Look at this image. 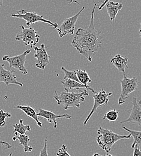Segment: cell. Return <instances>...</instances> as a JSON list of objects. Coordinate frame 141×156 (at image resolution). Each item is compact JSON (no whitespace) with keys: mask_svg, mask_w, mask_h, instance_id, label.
Listing matches in <instances>:
<instances>
[{"mask_svg":"<svg viewBox=\"0 0 141 156\" xmlns=\"http://www.w3.org/2000/svg\"><path fill=\"white\" fill-rule=\"evenodd\" d=\"M34 50L35 51L34 57L37 59L35 66L40 69L44 70L45 67L49 64V58L46 48L44 44H41V47H34Z\"/></svg>","mask_w":141,"mask_h":156,"instance_id":"8fae6325","label":"cell"},{"mask_svg":"<svg viewBox=\"0 0 141 156\" xmlns=\"http://www.w3.org/2000/svg\"><path fill=\"white\" fill-rule=\"evenodd\" d=\"M123 75L124 78L120 80L121 92L120 96L118 98L119 105L124 104L131 93L138 90L139 85V82L136 77L128 78L125 73H123Z\"/></svg>","mask_w":141,"mask_h":156,"instance_id":"5b68a950","label":"cell"},{"mask_svg":"<svg viewBox=\"0 0 141 156\" xmlns=\"http://www.w3.org/2000/svg\"><path fill=\"white\" fill-rule=\"evenodd\" d=\"M12 156V153H10V154H9V156Z\"/></svg>","mask_w":141,"mask_h":156,"instance_id":"e575fe53","label":"cell"},{"mask_svg":"<svg viewBox=\"0 0 141 156\" xmlns=\"http://www.w3.org/2000/svg\"><path fill=\"white\" fill-rule=\"evenodd\" d=\"M0 145H5L6 146V147L5 148V149L7 150V149H10L12 148V146L8 142L4 141V140H0Z\"/></svg>","mask_w":141,"mask_h":156,"instance_id":"83f0119b","label":"cell"},{"mask_svg":"<svg viewBox=\"0 0 141 156\" xmlns=\"http://www.w3.org/2000/svg\"><path fill=\"white\" fill-rule=\"evenodd\" d=\"M31 52L30 49H28L23 52L22 54L19 55H16L13 57H10L9 55H4L2 57V60L3 61H7L9 64V70L11 69L15 68L23 75L28 74V70L25 66L26 62V57L27 55L30 54Z\"/></svg>","mask_w":141,"mask_h":156,"instance_id":"52a82bcc","label":"cell"},{"mask_svg":"<svg viewBox=\"0 0 141 156\" xmlns=\"http://www.w3.org/2000/svg\"><path fill=\"white\" fill-rule=\"evenodd\" d=\"M15 136L12 138L13 141L18 140L19 142V145L23 148V151L25 153L31 152L33 150V148L29 145V142L30 139L26 135H18V133H15Z\"/></svg>","mask_w":141,"mask_h":156,"instance_id":"ac0fdd59","label":"cell"},{"mask_svg":"<svg viewBox=\"0 0 141 156\" xmlns=\"http://www.w3.org/2000/svg\"><path fill=\"white\" fill-rule=\"evenodd\" d=\"M105 156H113L112 155H111V154H106Z\"/></svg>","mask_w":141,"mask_h":156,"instance_id":"836d02e7","label":"cell"},{"mask_svg":"<svg viewBox=\"0 0 141 156\" xmlns=\"http://www.w3.org/2000/svg\"><path fill=\"white\" fill-rule=\"evenodd\" d=\"M12 114L9 112H6L3 109L0 110V127H5L7 124L6 118H11Z\"/></svg>","mask_w":141,"mask_h":156,"instance_id":"cb8c5ba5","label":"cell"},{"mask_svg":"<svg viewBox=\"0 0 141 156\" xmlns=\"http://www.w3.org/2000/svg\"><path fill=\"white\" fill-rule=\"evenodd\" d=\"M122 127L124 130L128 132L131 135V136L133 137L134 141L132 145V148H134L135 147L136 145L140 148L141 150V132L130 130L127 127H125L124 126H122Z\"/></svg>","mask_w":141,"mask_h":156,"instance_id":"d6986e66","label":"cell"},{"mask_svg":"<svg viewBox=\"0 0 141 156\" xmlns=\"http://www.w3.org/2000/svg\"><path fill=\"white\" fill-rule=\"evenodd\" d=\"M140 24H141V28H140V30H139V35L141 36V22H140Z\"/></svg>","mask_w":141,"mask_h":156,"instance_id":"d6a6232c","label":"cell"},{"mask_svg":"<svg viewBox=\"0 0 141 156\" xmlns=\"http://www.w3.org/2000/svg\"><path fill=\"white\" fill-rule=\"evenodd\" d=\"M38 117H42L45 118L49 123H53L54 128L57 129L58 127V121L57 119L59 118H66L70 119L72 116L69 114H62V115H57L54 112L43 109L41 108L39 109V112H37Z\"/></svg>","mask_w":141,"mask_h":156,"instance_id":"4fadbf2b","label":"cell"},{"mask_svg":"<svg viewBox=\"0 0 141 156\" xmlns=\"http://www.w3.org/2000/svg\"><path fill=\"white\" fill-rule=\"evenodd\" d=\"M61 70L64 73V79H72V80H74L75 81L79 82V80L78 79V77H77V74H76V71L67 70L64 67H61Z\"/></svg>","mask_w":141,"mask_h":156,"instance_id":"603a6c76","label":"cell"},{"mask_svg":"<svg viewBox=\"0 0 141 156\" xmlns=\"http://www.w3.org/2000/svg\"><path fill=\"white\" fill-rule=\"evenodd\" d=\"M98 136L96 137V142L101 148L109 153L111 151L112 146L118 140L121 139H129L131 137V135H121L115 133L112 131L99 127L97 130Z\"/></svg>","mask_w":141,"mask_h":156,"instance_id":"3957f363","label":"cell"},{"mask_svg":"<svg viewBox=\"0 0 141 156\" xmlns=\"http://www.w3.org/2000/svg\"><path fill=\"white\" fill-rule=\"evenodd\" d=\"M4 64H0V82H3L6 86L11 84L23 87V83L18 81L14 70H7L4 67Z\"/></svg>","mask_w":141,"mask_h":156,"instance_id":"7c38bea8","label":"cell"},{"mask_svg":"<svg viewBox=\"0 0 141 156\" xmlns=\"http://www.w3.org/2000/svg\"><path fill=\"white\" fill-rule=\"evenodd\" d=\"M132 109L129 117L120 122L121 124L125 122H130L131 124H138L141 126V100H138L135 97L133 98L132 101Z\"/></svg>","mask_w":141,"mask_h":156,"instance_id":"30bf717a","label":"cell"},{"mask_svg":"<svg viewBox=\"0 0 141 156\" xmlns=\"http://www.w3.org/2000/svg\"><path fill=\"white\" fill-rule=\"evenodd\" d=\"M105 5L106 7L107 12L110 18V20L111 21H114L119 11L122 9V4L119 2L109 1Z\"/></svg>","mask_w":141,"mask_h":156,"instance_id":"2e32d148","label":"cell"},{"mask_svg":"<svg viewBox=\"0 0 141 156\" xmlns=\"http://www.w3.org/2000/svg\"><path fill=\"white\" fill-rule=\"evenodd\" d=\"M110 0H104L103 2H102V4H101L100 5H99V7H98V9H99V10H102V9L105 6V5H106V4L108 2H109Z\"/></svg>","mask_w":141,"mask_h":156,"instance_id":"f1b7e54d","label":"cell"},{"mask_svg":"<svg viewBox=\"0 0 141 156\" xmlns=\"http://www.w3.org/2000/svg\"><path fill=\"white\" fill-rule=\"evenodd\" d=\"M129 58L127 57L122 56L120 54L116 55L114 58L111 59L110 62L120 72L125 73V69L128 67Z\"/></svg>","mask_w":141,"mask_h":156,"instance_id":"9a60e30c","label":"cell"},{"mask_svg":"<svg viewBox=\"0 0 141 156\" xmlns=\"http://www.w3.org/2000/svg\"><path fill=\"white\" fill-rule=\"evenodd\" d=\"M61 83L64 87V90L66 91H68L70 90L76 89L77 90H79L80 88H85L88 91H91L93 93H94L95 91L93 88H91L89 85L85 86L83 84L79 82L75 81L74 80L69 79H65L64 80L61 81Z\"/></svg>","mask_w":141,"mask_h":156,"instance_id":"5bb4252c","label":"cell"},{"mask_svg":"<svg viewBox=\"0 0 141 156\" xmlns=\"http://www.w3.org/2000/svg\"><path fill=\"white\" fill-rule=\"evenodd\" d=\"M30 1H32V0H30Z\"/></svg>","mask_w":141,"mask_h":156,"instance_id":"d590c367","label":"cell"},{"mask_svg":"<svg viewBox=\"0 0 141 156\" xmlns=\"http://www.w3.org/2000/svg\"><path fill=\"white\" fill-rule=\"evenodd\" d=\"M20 27L21 31L16 36V40L22 41L25 46H29L30 48H33L39 42L40 35L33 27L26 28L22 25Z\"/></svg>","mask_w":141,"mask_h":156,"instance_id":"8992f818","label":"cell"},{"mask_svg":"<svg viewBox=\"0 0 141 156\" xmlns=\"http://www.w3.org/2000/svg\"><path fill=\"white\" fill-rule=\"evenodd\" d=\"M3 5V3H2V0H0V7H2Z\"/></svg>","mask_w":141,"mask_h":156,"instance_id":"1f68e13d","label":"cell"},{"mask_svg":"<svg viewBox=\"0 0 141 156\" xmlns=\"http://www.w3.org/2000/svg\"><path fill=\"white\" fill-rule=\"evenodd\" d=\"M86 90L80 93H70L62 92L58 94L57 91H55L54 98L57 101L58 105L63 106L64 109L67 110L70 108L76 107L80 108L81 103L83 102L85 98L89 96V93Z\"/></svg>","mask_w":141,"mask_h":156,"instance_id":"7a4b0ae2","label":"cell"},{"mask_svg":"<svg viewBox=\"0 0 141 156\" xmlns=\"http://www.w3.org/2000/svg\"><path fill=\"white\" fill-rule=\"evenodd\" d=\"M93 94H94V95H93L94 105L93 106V108H92L90 113L89 114V115H88V117H86V118L85 119V120L83 122L84 126H85L87 124V122L89 121V119H90V118L92 117V115L97 111V109L100 107L108 104V103L109 102L108 98L111 96L113 94L112 93H106L104 90V89H102L99 92L95 91L94 93H93Z\"/></svg>","mask_w":141,"mask_h":156,"instance_id":"9c48e42d","label":"cell"},{"mask_svg":"<svg viewBox=\"0 0 141 156\" xmlns=\"http://www.w3.org/2000/svg\"><path fill=\"white\" fill-rule=\"evenodd\" d=\"M118 118V111H117L116 109L111 110L107 113H106L103 118V120L108 119L110 121H115L117 120Z\"/></svg>","mask_w":141,"mask_h":156,"instance_id":"7402d4cb","label":"cell"},{"mask_svg":"<svg viewBox=\"0 0 141 156\" xmlns=\"http://www.w3.org/2000/svg\"><path fill=\"white\" fill-rule=\"evenodd\" d=\"M97 4L91 11L90 26L85 29L79 28L72 40V44L82 55L91 62L94 55L100 48L104 36L100 31L97 30L94 27V12Z\"/></svg>","mask_w":141,"mask_h":156,"instance_id":"6da1fadb","label":"cell"},{"mask_svg":"<svg viewBox=\"0 0 141 156\" xmlns=\"http://www.w3.org/2000/svg\"><path fill=\"white\" fill-rule=\"evenodd\" d=\"M40 156H48V138L46 137L44 139V145L40 152Z\"/></svg>","mask_w":141,"mask_h":156,"instance_id":"484cf974","label":"cell"},{"mask_svg":"<svg viewBox=\"0 0 141 156\" xmlns=\"http://www.w3.org/2000/svg\"><path fill=\"white\" fill-rule=\"evenodd\" d=\"M133 151V156H141V150L138 146H135Z\"/></svg>","mask_w":141,"mask_h":156,"instance_id":"4316f807","label":"cell"},{"mask_svg":"<svg viewBox=\"0 0 141 156\" xmlns=\"http://www.w3.org/2000/svg\"><path fill=\"white\" fill-rule=\"evenodd\" d=\"M15 108L21 110L23 112H24L26 115L27 117H31V118H33L36 122L39 127H42V122L39 121L37 113L36 112V109H34L33 108L28 105H19L16 106Z\"/></svg>","mask_w":141,"mask_h":156,"instance_id":"e0dca14e","label":"cell"},{"mask_svg":"<svg viewBox=\"0 0 141 156\" xmlns=\"http://www.w3.org/2000/svg\"><path fill=\"white\" fill-rule=\"evenodd\" d=\"M56 155L57 156H71L69 154L67 147L65 144L62 145L58 152L56 153Z\"/></svg>","mask_w":141,"mask_h":156,"instance_id":"d4e9b609","label":"cell"},{"mask_svg":"<svg viewBox=\"0 0 141 156\" xmlns=\"http://www.w3.org/2000/svg\"><path fill=\"white\" fill-rule=\"evenodd\" d=\"M18 14H12L11 16L13 18H16L19 19L25 20L26 21V25L30 27L31 24L35 23L36 22H41L48 24L49 27L57 29L58 27L57 23H53L49 20H45L43 15H39L36 12H29L24 9H21L17 11Z\"/></svg>","mask_w":141,"mask_h":156,"instance_id":"277c9868","label":"cell"},{"mask_svg":"<svg viewBox=\"0 0 141 156\" xmlns=\"http://www.w3.org/2000/svg\"><path fill=\"white\" fill-rule=\"evenodd\" d=\"M73 2H75L78 3V2H76V1H75L74 0H69V4H71V3Z\"/></svg>","mask_w":141,"mask_h":156,"instance_id":"f546056e","label":"cell"},{"mask_svg":"<svg viewBox=\"0 0 141 156\" xmlns=\"http://www.w3.org/2000/svg\"><path fill=\"white\" fill-rule=\"evenodd\" d=\"M76 74H77V77L79 80V82L85 85V86H88V83H91L92 80L91 78H90V76L88 73L86 72V70H77L76 71Z\"/></svg>","mask_w":141,"mask_h":156,"instance_id":"44dd1931","label":"cell"},{"mask_svg":"<svg viewBox=\"0 0 141 156\" xmlns=\"http://www.w3.org/2000/svg\"><path fill=\"white\" fill-rule=\"evenodd\" d=\"M93 156H102L101 155H100V154H99V153H95L94 155Z\"/></svg>","mask_w":141,"mask_h":156,"instance_id":"4dcf8cb0","label":"cell"},{"mask_svg":"<svg viewBox=\"0 0 141 156\" xmlns=\"http://www.w3.org/2000/svg\"><path fill=\"white\" fill-rule=\"evenodd\" d=\"M85 8V7L83 6L81 9V10L75 16L64 20L60 26L57 28L60 38H62L66 35L72 36L74 34L76 22L78 21L80 15L84 10Z\"/></svg>","mask_w":141,"mask_h":156,"instance_id":"ba28073f","label":"cell"},{"mask_svg":"<svg viewBox=\"0 0 141 156\" xmlns=\"http://www.w3.org/2000/svg\"><path fill=\"white\" fill-rule=\"evenodd\" d=\"M13 127L14 128L13 133L20 135H25L26 132H30L31 130L30 125H25L23 124V121L22 119H19V122L18 124L13 125Z\"/></svg>","mask_w":141,"mask_h":156,"instance_id":"ffe728a7","label":"cell"}]
</instances>
